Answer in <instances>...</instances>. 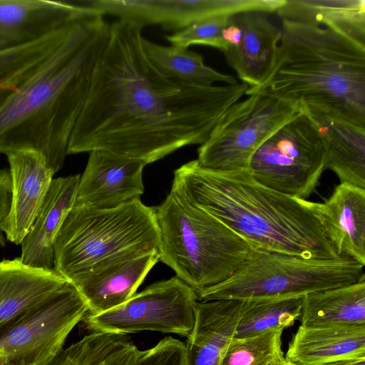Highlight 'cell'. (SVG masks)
<instances>
[{
    "label": "cell",
    "mask_w": 365,
    "mask_h": 365,
    "mask_svg": "<svg viewBox=\"0 0 365 365\" xmlns=\"http://www.w3.org/2000/svg\"><path fill=\"white\" fill-rule=\"evenodd\" d=\"M143 26L118 19L93 68L88 93L68 154L106 150L159 160L202 144L249 86H196L159 72L143 48Z\"/></svg>",
    "instance_id": "obj_1"
},
{
    "label": "cell",
    "mask_w": 365,
    "mask_h": 365,
    "mask_svg": "<svg viewBox=\"0 0 365 365\" xmlns=\"http://www.w3.org/2000/svg\"><path fill=\"white\" fill-rule=\"evenodd\" d=\"M248 170L262 185L307 200L325 170L322 140L309 115L302 113L273 133L255 151Z\"/></svg>",
    "instance_id": "obj_9"
},
{
    "label": "cell",
    "mask_w": 365,
    "mask_h": 365,
    "mask_svg": "<svg viewBox=\"0 0 365 365\" xmlns=\"http://www.w3.org/2000/svg\"><path fill=\"white\" fill-rule=\"evenodd\" d=\"M304 109L322 140L325 170H332L340 183L365 189V128L329 112Z\"/></svg>",
    "instance_id": "obj_20"
},
{
    "label": "cell",
    "mask_w": 365,
    "mask_h": 365,
    "mask_svg": "<svg viewBox=\"0 0 365 365\" xmlns=\"http://www.w3.org/2000/svg\"><path fill=\"white\" fill-rule=\"evenodd\" d=\"M261 11L233 14L240 28L237 41L224 52L227 64L249 88L259 85L274 60L282 31Z\"/></svg>",
    "instance_id": "obj_17"
},
{
    "label": "cell",
    "mask_w": 365,
    "mask_h": 365,
    "mask_svg": "<svg viewBox=\"0 0 365 365\" xmlns=\"http://www.w3.org/2000/svg\"><path fill=\"white\" fill-rule=\"evenodd\" d=\"M230 15L218 16L193 23L187 27L166 36L173 46L187 48L195 44L217 48L224 52L227 46L222 32L227 25Z\"/></svg>",
    "instance_id": "obj_31"
},
{
    "label": "cell",
    "mask_w": 365,
    "mask_h": 365,
    "mask_svg": "<svg viewBox=\"0 0 365 365\" xmlns=\"http://www.w3.org/2000/svg\"><path fill=\"white\" fill-rule=\"evenodd\" d=\"M146 165L140 159L106 150L89 152L74 205L113 209L140 198Z\"/></svg>",
    "instance_id": "obj_13"
},
{
    "label": "cell",
    "mask_w": 365,
    "mask_h": 365,
    "mask_svg": "<svg viewBox=\"0 0 365 365\" xmlns=\"http://www.w3.org/2000/svg\"><path fill=\"white\" fill-rule=\"evenodd\" d=\"M78 3L104 16H115L143 26L158 24L178 31L218 16L246 11L275 12L284 0H91Z\"/></svg>",
    "instance_id": "obj_12"
},
{
    "label": "cell",
    "mask_w": 365,
    "mask_h": 365,
    "mask_svg": "<svg viewBox=\"0 0 365 365\" xmlns=\"http://www.w3.org/2000/svg\"><path fill=\"white\" fill-rule=\"evenodd\" d=\"M1 365V364H0Z\"/></svg>",
    "instance_id": "obj_37"
},
{
    "label": "cell",
    "mask_w": 365,
    "mask_h": 365,
    "mask_svg": "<svg viewBox=\"0 0 365 365\" xmlns=\"http://www.w3.org/2000/svg\"><path fill=\"white\" fill-rule=\"evenodd\" d=\"M282 329L234 336L226 347L219 365H272L284 356Z\"/></svg>",
    "instance_id": "obj_29"
},
{
    "label": "cell",
    "mask_w": 365,
    "mask_h": 365,
    "mask_svg": "<svg viewBox=\"0 0 365 365\" xmlns=\"http://www.w3.org/2000/svg\"><path fill=\"white\" fill-rule=\"evenodd\" d=\"M81 175L53 178L41 210L21 243L19 257L26 266L53 269L55 242L75 204Z\"/></svg>",
    "instance_id": "obj_19"
},
{
    "label": "cell",
    "mask_w": 365,
    "mask_h": 365,
    "mask_svg": "<svg viewBox=\"0 0 365 365\" xmlns=\"http://www.w3.org/2000/svg\"><path fill=\"white\" fill-rule=\"evenodd\" d=\"M109 27L92 10L31 75L0 88V153L33 150L54 174L62 168Z\"/></svg>",
    "instance_id": "obj_2"
},
{
    "label": "cell",
    "mask_w": 365,
    "mask_h": 365,
    "mask_svg": "<svg viewBox=\"0 0 365 365\" xmlns=\"http://www.w3.org/2000/svg\"><path fill=\"white\" fill-rule=\"evenodd\" d=\"M325 365H365V355L339 359Z\"/></svg>",
    "instance_id": "obj_35"
},
{
    "label": "cell",
    "mask_w": 365,
    "mask_h": 365,
    "mask_svg": "<svg viewBox=\"0 0 365 365\" xmlns=\"http://www.w3.org/2000/svg\"><path fill=\"white\" fill-rule=\"evenodd\" d=\"M171 190L252 247L306 259L339 257L303 200L262 185L249 170H212L194 160L174 171Z\"/></svg>",
    "instance_id": "obj_3"
},
{
    "label": "cell",
    "mask_w": 365,
    "mask_h": 365,
    "mask_svg": "<svg viewBox=\"0 0 365 365\" xmlns=\"http://www.w3.org/2000/svg\"><path fill=\"white\" fill-rule=\"evenodd\" d=\"M130 341L128 335L89 333L63 349L48 365H97Z\"/></svg>",
    "instance_id": "obj_30"
},
{
    "label": "cell",
    "mask_w": 365,
    "mask_h": 365,
    "mask_svg": "<svg viewBox=\"0 0 365 365\" xmlns=\"http://www.w3.org/2000/svg\"><path fill=\"white\" fill-rule=\"evenodd\" d=\"M91 10L77 1L0 0V52L40 40Z\"/></svg>",
    "instance_id": "obj_14"
},
{
    "label": "cell",
    "mask_w": 365,
    "mask_h": 365,
    "mask_svg": "<svg viewBox=\"0 0 365 365\" xmlns=\"http://www.w3.org/2000/svg\"><path fill=\"white\" fill-rule=\"evenodd\" d=\"M272 365H294V364H292L290 362L287 361L285 359V358L283 357L282 359H279V361H276L275 363H274Z\"/></svg>",
    "instance_id": "obj_36"
},
{
    "label": "cell",
    "mask_w": 365,
    "mask_h": 365,
    "mask_svg": "<svg viewBox=\"0 0 365 365\" xmlns=\"http://www.w3.org/2000/svg\"><path fill=\"white\" fill-rule=\"evenodd\" d=\"M282 20L331 28L365 46L364 0H285Z\"/></svg>",
    "instance_id": "obj_24"
},
{
    "label": "cell",
    "mask_w": 365,
    "mask_h": 365,
    "mask_svg": "<svg viewBox=\"0 0 365 365\" xmlns=\"http://www.w3.org/2000/svg\"><path fill=\"white\" fill-rule=\"evenodd\" d=\"M88 311L83 298L68 282L0 335V364L48 365Z\"/></svg>",
    "instance_id": "obj_11"
},
{
    "label": "cell",
    "mask_w": 365,
    "mask_h": 365,
    "mask_svg": "<svg viewBox=\"0 0 365 365\" xmlns=\"http://www.w3.org/2000/svg\"><path fill=\"white\" fill-rule=\"evenodd\" d=\"M196 292L177 277L155 282L122 304L81 322L89 333L128 335L143 331L187 337L195 322Z\"/></svg>",
    "instance_id": "obj_10"
},
{
    "label": "cell",
    "mask_w": 365,
    "mask_h": 365,
    "mask_svg": "<svg viewBox=\"0 0 365 365\" xmlns=\"http://www.w3.org/2000/svg\"><path fill=\"white\" fill-rule=\"evenodd\" d=\"M261 95L329 112L365 128V46L323 26L282 20Z\"/></svg>",
    "instance_id": "obj_4"
},
{
    "label": "cell",
    "mask_w": 365,
    "mask_h": 365,
    "mask_svg": "<svg viewBox=\"0 0 365 365\" xmlns=\"http://www.w3.org/2000/svg\"><path fill=\"white\" fill-rule=\"evenodd\" d=\"M142 43L150 63L162 74L175 81L196 86H211L216 83L225 85L239 83L235 77L207 66L200 53L187 48L162 46L144 37Z\"/></svg>",
    "instance_id": "obj_26"
},
{
    "label": "cell",
    "mask_w": 365,
    "mask_h": 365,
    "mask_svg": "<svg viewBox=\"0 0 365 365\" xmlns=\"http://www.w3.org/2000/svg\"><path fill=\"white\" fill-rule=\"evenodd\" d=\"M365 355V324L300 325L285 359L294 365H325Z\"/></svg>",
    "instance_id": "obj_23"
},
{
    "label": "cell",
    "mask_w": 365,
    "mask_h": 365,
    "mask_svg": "<svg viewBox=\"0 0 365 365\" xmlns=\"http://www.w3.org/2000/svg\"><path fill=\"white\" fill-rule=\"evenodd\" d=\"M11 201V181L9 170L0 169V246H4L6 239L2 227L9 212Z\"/></svg>",
    "instance_id": "obj_34"
},
{
    "label": "cell",
    "mask_w": 365,
    "mask_h": 365,
    "mask_svg": "<svg viewBox=\"0 0 365 365\" xmlns=\"http://www.w3.org/2000/svg\"><path fill=\"white\" fill-rule=\"evenodd\" d=\"M155 209L159 261L197 294L228 279L252 249L242 237L171 190Z\"/></svg>",
    "instance_id": "obj_6"
},
{
    "label": "cell",
    "mask_w": 365,
    "mask_h": 365,
    "mask_svg": "<svg viewBox=\"0 0 365 365\" xmlns=\"http://www.w3.org/2000/svg\"><path fill=\"white\" fill-rule=\"evenodd\" d=\"M159 257L158 253L148 254L120 261L72 283L88 306L87 314H101L128 300L159 261Z\"/></svg>",
    "instance_id": "obj_22"
},
{
    "label": "cell",
    "mask_w": 365,
    "mask_h": 365,
    "mask_svg": "<svg viewBox=\"0 0 365 365\" xmlns=\"http://www.w3.org/2000/svg\"><path fill=\"white\" fill-rule=\"evenodd\" d=\"M143 354L130 340L97 365H139Z\"/></svg>",
    "instance_id": "obj_33"
},
{
    "label": "cell",
    "mask_w": 365,
    "mask_h": 365,
    "mask_svg": "<svg viewBox=\"0 0 365 365\" xmlns=\"http://www.w3.org/2000/svg\"><path fill=\"white\" fill-rule=\"evenodd\" d=\"M242 299L198 301L195 322L185 344L183 365H219L235 336Z\"/></svg>",
    "instance_id": "obj_21"
},
{
    "label": "cell",
    "mask_w": 365,
    "mask_h": 365,
    "mask_svg": "<svg viewBox=\"0 0 365 365\" xmlns=\"http://www.w3.org/2000/svg\"><path fill=\"white\" fill-rule=\"evenodd\" d=\"M302 326L365 324V276L358 282L303 297Z\"/></svg>",
    "instance_id": "obj_25"
},
{
    "label": "cell",
    "mask_w": 365,
    "mask_h": 365,
    "mask_svg": "<svg viewBox=\"0 0 365 365\" xmlns=\"http://www.w3.org/2000/svg\"><path fill=\"white\" fill-rule=\"evenodd\" d=\"M155 253V209L140 198L113 209L73 205L55 242L53 270L72 284L111 264Z\"/></svg>",
    "instance_id": "obj_5"
},
{
    "label": "cell",
    "mask_w": 365,
    "mask_h": 365,
    "mask_svg": "<svg viewBox=\"0 0 365 365\" xmlns=\"http://www.w3.org/2000/svg\"><path fill=\"white\" fill-rule=\"evenodd\" d=\"M364 268L346 257L306 259L252 247L228 279L197 295L198 301L302 297L356 282Z\"/></svg>",
    "instance_id": "obj_7"
},
{
    "label": "cell",
    "mask_w": 365,
    "mask_h": 365,
    "mask_svg": "<svg viewBox=\"0 0 365 365\" xmlns=\"http://www.w3.org/2000/svg\"><path fill=\"white\" fill-rule=\"evenodd\" d=\"M6 155L11 181V201L2 232L7 240L21 245L41 210L54 173L37 152L17 150Z\"/></svg>",
    "instance_id": "obj_15"
},
{
    "label": "cell",
    "mask_w": 365,
    "mask_h": 365,
    "mask_svg": "<svg viewBox=\"0 0 365 365\" xmlns=\"http://www.w3.org/2000/svg\"><path fill=\"white\" fill-rule=\"evenodd\" d=\"M303 202L337 256L365 265V189L340 183L324 202Z\"/></svg>",
    "instance_id": "obj_16"
},
{
    "label": "cell",
    "mask_w": 365,
    "mask_h": 365,
    "mask_svg": "<svg viewBox=\"0 0 365 365\" xmlns=\"http://www.w3.org/2000/svg\"><path fill=\"white\" fill-rule=\"evenodd\" d=\"M233 104L197 149V161L208 170H248L258 148L278 128L305 113L299 103L251 95Z\"/></svg>",
    "instance_id": "obj_8"
},
{
    "label": "cell",
    "mask_w": 365,
    "mask_h": 365,
    "mask_svg": "<svg viewBox=\"0 0 365 365\" xmlns=\"http://www.w3.org/2000/svg\"><path fill=\"white\" fill-rule=\"evenodd\" d=\"M76 22L29 44L0 52V88L31 75L64 42Z\"/></svg>",
    "instance_id": "obj_28"
},
{
    "label": "cell",
    "mask_w": 365,
    "mask_h": 365,
    "mask_svg": "<svg viewBox=\"0 0 365 365\" xmlns=\"http://www.w3.org/2000/svg\"><path fill=\"white\" fill-rule=\"evenodd\" d=\"M303 297L246 299L235 336H247L289 327L299 319Z\"/></svg>",
    "instance_id": "obj_27"
},
{
    "label": "cell",
    "mask_w": 365,
    "mask_h": 365,
    "mask_svg": "<svg viewBox=\"0 0 365 365\" xmlns=\"http://www.w3.org/2000/svg\"><path fill=\"white\" fill-rule=\"evenodd\" d=\"M68 282L53 269L33 268L19 257L0 262V335Z\"/></svg>",
    "instance_id": "obj_18"
},
{
    "label": "cell",
    "mask_w": 365,
    "mask_h": 365,
    "mask_svg": "<svg viewBox=\"0 0 365 365\" xmlns=\"http://www.w3.org/2000/svg\"><path fill=\"white\" fill-rule=\"evenodd\" d=\"M185 344L171 336L143 350L139 365H183Z\"/></svg>",
    "instance_id": "obj_32"
}]
</instances>
